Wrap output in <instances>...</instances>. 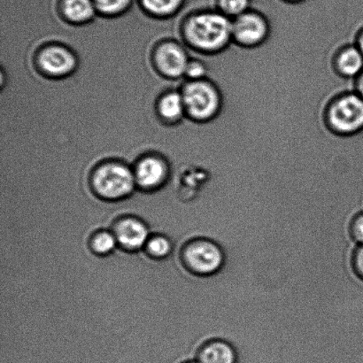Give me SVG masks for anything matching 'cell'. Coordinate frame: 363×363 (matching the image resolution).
<instances>
[{
	"label": "cell",
	"instance_id": "obj_13",
	"mask_svg": "<svg viewBox=\"0 0 363 363\" xmlns=\"http://www.w3.org/2000/svg\"><path fill=\"white\" fill-rule=\"evenodd\" d=\"M156 110L160 118L166 123H180L186 117V109L180 90L169 91L162 94L158 99Z\"/></svg>",
	"mask_w": 363,
	"mask_h": 363
},
{
	"label": "cell",
	"instance_id": "obj_23",
	"mask_svg": "<svg viewBox=\"0 0 363 363\" xmlns=\"http://www.w3.org/2000/svg\"><path fill=\"white\" fill-rule=\"evenodd\" d=\"M355 91L363 99V71L360 76L355 79Z\"/></svg>",
	"mask_w": 363,
	"mask_h": 363
},
{
	"label": "cell",
	"instance_id": "obj_3",
	"mask_svg": "<svg viewBox=\"0 0 363 363\" xmlns=\"http://www.w3.org/2000/svg\"><path fill=\"white\" fill-rule=\"evenodd\" d=\"M181 262L192 276L209 279L222 272L227 256L218 242L211 238L199 237L189 240L182 248Z\"/></svg>",
	"mask_w": 363,
	"mask_h": 363
},
{
	"label": "cell",
	"instance_id": "obj_25",
	"mask_svg": "<svg viewBox=\"0 0 363 363\" xmlns=\"http://www.w3.org/2000/svg\"><path fill=\"white\" fill-rule=\"evenodd\" d=\"M286 1L291 2V3H297V2L303 1V0H286Z\"/></svg>",
	"mask_w": 363,
	"mask_h": 363
},
{
	"label": "cell",
	"instance_id": "obj_8",
	"mask_svg": "<svg viewBox=\"0 0 363 363\" xmlns=\"http://www.w3.org/2000/svg\"><path fill=\"white\" fill-rule=\"evenodd\" d=\"M268 19L256 10H249L233 20V42L244 48H256L269 38Z\"/></svg>",
	"mask_w": 363,
	"mask_h": 363
},
{
	"label": "cell",
	"instance_id": "obj_5",
	"mask_svg": "<svg viewBox=\"0 0 363 363\" xmlns=\"http://www.w3.org/2000/svg\"><path fill=\"white\" fill-rule=\"evenodd\" d=\"M330 129L340 135L363 130V99L357 91L347 92L330 103L326 113Z\"/></svg>",
	"mask_w": 363,
	"mask_h": 363
},
{
	"label": "cell",
	"instance_id": "obj_26",
	"mask_svg": "<svg viewBox=\"0 0 363 363\" xmlns=\"http://www.w3.org/2000/svg\"><path fill=\"white\" fill-rule=\"evenodd\" d=\"M183 363H199L198 361L197 362H194V361H187V362H184Z\"/></svg>",
	"mask_w": 363,
	"mask_h": 363
},
{
	"label": "cell",
	"instance_id": "obj_7",
	"mask_svg": "<svg viewBox=\"0 0 363 363\" xmlns=\"http://www.w3.org/2000/svg\"><path fill=\"white\" fill-rule=\"evenodd\" d=\"M152 60L155 69L163 77L183 80L191 57L183 43L164 40L155 45Z\"/></svg>",
	"mask_w": 363,
	"mask_h": 363
},
{
	"label": "cell",
	"instance_id": "obj_22",
	"mask_svg": "<svg viewBox=\"0 0 363 363\" xmlns=\"http://www.w3.org/2000/svg\"><path fill=\"white\" fill-rule=\"evenodd\" d=\"M351 267L354 275L363 281V245H357L354 249Z\"/></svg>",
	"mask_w": 363,
	"mask_h": 363
},
{
	"label": "cell",
	"instance_id": "obj_17",
	"mask_svg": "<svg viewBox=\"0 0 363 363\" xmlns=\"http://www.w3.org/2000/svg\"><path fill=\"white\" fill-rule=\"evenodd\" d=\"M99 16L115 18L126 13L134 5L135 0H94Z\"/></svg>",
	"mask_w": 363,
	"mask_h": 363
},
{
	"label": "cell",
	"instance_id": "obj_1",
	"mask_svg": "<svg viewBox=\"0 0 363 363\" xmlns=\"http://www.w3.org/2000/svg\"><path fill=\"white\" fill-rule=\"evenodd\" d=\"M182 43L203 53H217L226 49L233 38V19L215 9L189 14L181 24Z\"/></svg>",
	"mask_w": 363,
	"mask_h": 363
},
{
	"label": "cell",
	"instance_id": "obj_9",
	"mask_svg": "<svg viewBox=\"0 0 363 363\" xmlns=\"http://www.w3.org/2000/svg\"><path fill=\"white\" fill-rule=\"evenodd\" d=\"M137 188L142 191L157 190L166 183L169 167L161 155L148 154L138 159L133 167Z\"/></svg>",
	"mask_w": 363,
	"mask_h": 363
},
{
	"label": "cell",
	"instance_id": "obj_10",
	"mask_svg": "<svg viewBox=\"0 0 363 363\" xmlns=\"http://www.w3.org/2000/svg\"><path fill=\"white\" fill-rule=\"evenodd\" d=\"M111 230L116 235L118 247L130 252L144 249L151 237L150 230L147 224L133 216L123 217L117 220Z\"/></svg>",
	"mask_w": 363,
	"mask_h": 363
},
{
	"label": "cell",
	"instance_id": "obj_20",
	"mask_svg": "<svg viewBox=\"0 0 363 363\" xmlns=\"http://www.w3.org/2000/svg\"><path fill=\"white\" fill-rule=\"evenodd\" d=\"M208 77V67L202 60L191 58L185 71L184 79L188 81H196L206 79Z\"/></svg>",
	"mask_w": 363,
	"mask_h": 363
},
{
	"label": "cell",
	"instance_id": "obj_6",
	"mask_svg": "<svg viewBox=\"0 0 363 363\" xmlns=\"http://www.w3.org/2000/svg\"><path fill=\"white\" fill-rule=\"evenodd\" d=\"M35 69L42 76L62 79L77 70L78 60L72 50L59 43H49L38 49L34 56Z\"/></svg>",
	"mask_w": 363,
	"mask_h": 363
},
{
	"label": "cell",
	"instance_id": "obj_18",
	"mask_svg": "<svg viewBox=\"0 0 363 363\" xmlns=\"http://www.w3.org/2000/svg\"><path fill=\"white\" fill-rule=\"evenodd\" d=\"M151 258L161 259L169 257L173 252L172 242L163 235H152L144 248Z\"/></svg>",
	"mask_w": 363,
	"mask_h": 363
},
{
	"label": "cell",
	"instance_id": "obj_4",
	"mask_svg": "<svg viewBox=\"0 0 363 363\" xmlns=\"http://www.w3.org/2000/svg\"><path fill=\"white\" fill-rule=\"evenodd\" d=\"M180 91L186 116L195 122H209L218 116L222 109V94L218 87L208 79L185 80Z\"/></svg>",
	"mask_w": 363,
	"mask_h": 363
},
{
	"label": "cell",
	"instance_id": "obj_21",
	"mask_svg": "<svg viewBox=\"0 0 363 363\" xmlns=\"http://www.w3.org/2000/svg\"><path fill=\"white\" fill-rule=\"evenodd\" d=\"M348 233L357 245H363V210L354 213L348 225Z\"/></svg>",
	"mask_w": 363,
	"mask_h": 363
},
{
	"label": "cell",
	"instance_id": "obj_11",
	"mask_svg": "<svg viewBox=\"0 0 363 363\" xmlns=\"http://www.w3.org/2000/svg\"><path fill=\"white\" fill-rule=\"evenodd\" d=\"M238 358L233 345L220 337L204 341L197 351L199 363H237Z\"/></svg>",
	"mask_w": 363,
	"mask_h": 363
},
{
	"label": "cell",
	"instance_id": "obj_16",
	"mask_svg": "<svg viewBox=\"0 0 363 363\" xmlns=\"http://www.w3.org/2000/svg\"><path fill=\"white\" fill-rule=\"evenodd\" d=\"M89 245L94 254L106 256L118 247V242L112 230H103L92 235L89 240Z\"/></svg>",
	"mask_w": 363,
	"mask_h": 363
},
{
	"label": "cell",
	"instance_id": "obj_24",
	"mask_svg": "<svg viewBox=\"0 0 363 363\" xmlns=\"http://www.w3.org/2000/svg\"><path fill=\"white\" fill-rule=\"evenodd\" d=\"M357 45L358 46L359 49L361 50L362 55H363V28L360 33H359L357 39Z\"/></svg>",
	"mask_w": 363,
	"mask_h": 363
},
{
	"label": "cell",
	"instance_id": "obj_15",
	"mask_svg": "<svg viewBox=\"0 0 363 363\" xmlns=\"http://www.w3.org/2000/svg\"><path fill=\"white\" fill-rule=\"evenodd\" d=\"M143 12L157 19H167L179 14L186 0H137Z\"/></svg>",
	"mask_w": 363,
	"mask_h": 363
},
{
	"label": "cell",
	"instance_id": "obj_14",
	"mask_svg": "<svg viewBox=\"0 0 363 363\" xmlns=\"http://www.w3.org/2000/svg\"><path fill=\"white\" fill-rule=\"evenodd\" d=\"M337 72L348 79L355 80L363 71V55L357 44L346 46L336 57Z\"/></svg>",
	"mask_w": 363,
	"mask_h": 363
},
{
	"label": "cell",
	"instance_id": "obj_2",
	"mask_svg": "<svg viewBox=\"0 0 363 363\" xmlns=\"http://www.w3.org/2000/svg\"><path fill=\"white\" fill-rule=\"evenodd\" d=\"M90 185L99 198L108 201H121L137 190L133 167L116 160L99 163L91 170Z\"/></svg>",
	"mask_w": 363,
	"mask_h": 363
},
{
	"label": "cell",
	"instance_id": "obj_12",
	"mask_svg": "<svg viewBox=\"0 0 363 363\" xmlns=\"http://www.w3.org/2000/svg\"><path fill=\"white\" fill-rule=\"evenodd\" d=\"M57 11L67 23L84 25L98 16L94 0H59Z\"/></svg>",
	"mask_w": 363,
	"mask_h": 363
},
{
	"label": "cell",
	"instance_id": "obj_19",
	"mask_svg": "<svg viewBox=\"0 0 363 363\" xmlns=\"http://www.w3.org/2000/svg\"><path fill=\"white\" fill-rule=\"evenodd\" d=\"M216 9L230 19L252 9V0H216Z\"/></svg>",
	"mask_w": 363,
	"mask_h": 363
}]
</instances>
